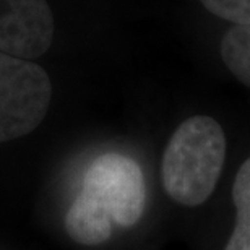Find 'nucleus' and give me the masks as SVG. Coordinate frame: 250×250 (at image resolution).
<instances>
[{"mask_svg":"<svg viewBox=\"0 0 250 250\" xmlns=\"http://www.w3.org/2000/svg\"><path fill=\"white\" fill-rule=\"evenodd\" d=\"M234 223L223 250H250V156L237 167L231 186Z\"/></svg>","mask_w":250,"mask_h":250,"instance_id":"39448f33","label":"nucleus"},{"mask_svg":"<svg viewBox=\"0 0 250 250\" xmlns=\"http://www.w3.org/2000/svg\"><path fill=\"white\" fill-rule=\"evenodd\" d=\"M54 17L47 0H0V51L38 59L52 46Z\"/></svg>","mask_w":250,"mask_h":250,"instance_id":"20e7f679","label":"nucleus"},{"mask_svg":"<svg viewBox=\"0 0 250 250\" xmlns=\"http://www.w3.org/2000/svg\"><path fill=\"white\" fill-rule=\"evenodd\" d=\"M221 59L232 77L250 88V28L234 26L221 39Z\"/></svg>","mask_w":250,"mask_h":250,"instance_id":"423d86ee","label":"nucleus"},{"mask_svg":"<svg viewBox=\"0 0 250 250\" xmlns=\"http://www.w3.org/2000/svg\"><path fill=\"white\" fill-rule=\"evenodd\" d=\"M145 207L146 184L140 164L121 153L101 154L84 171L82 188L65 214V231L80 246H101L114 226L138 224Z\"/></svg>","mask_w":250,"mask_h":250,"instance_id":"f257e3e1","label":"nucleus"},{"mask_svg":"<svg viewBox=\"0 0 250 250\" xmlns=\"http://www.w3.org/2000/svg\"><path fill=\"white\" fill-rule=\"evenodd\" d=\"M226 133L216 119L192 116L174 130L161 158V184L171 202L198 208L211 198L226 164Z\"/></svg>","mask_w":250,"mask_h":250,"instance_id":"f03ea898","label":"nucleus"},{"mask_svg":"<svg viewBox=\"0 0 250 250\" xmlns=\"http://www.w3.org/2000/svg\"><path fill=\"white\" fill-rule=\"evenodd\" d=\"M52 101V83L38 63L0 51V143L36 130Z\"/></svg>","mask_w":250,"mask_h":250,"instance_id":"7ed1b4c3","label":"nucleus"},{"mask_svg":"<svg viewBox=\"0 0 250 250\" xmlns=\"http://www.w3.org/2000/svg\"><path fill=\"white\" fill-rule=\"evenodd\" d=\"M214 17L250 28V0H200Z\"/></svg>","mask_w":250,"mask_h":250,"instance_id":"0eeeda50","label":"nucleus"}]
</instances>
